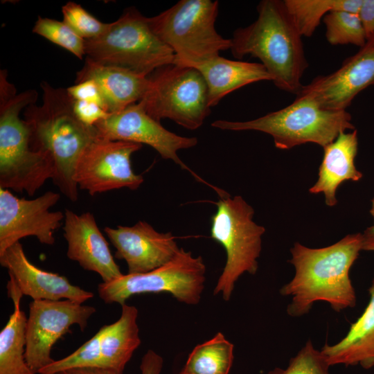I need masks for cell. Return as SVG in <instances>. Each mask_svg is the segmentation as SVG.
Masks as SVG:
<instances>
[{"label":"cell","instance_id":"1","mask_svg":"<svg viewBox=\"0 0 374 374\" xmlns=\"http://www.w3.org/2000/svg\"><path fill=\"white\" fill-rule=\"evenodd\" d=\"M362 250V233L349 234L323 248H309L295 242L288 260L295 269L293 278L280 289L292 296L287 313L299 317L309 312L314 302H328L335 312L356 304L350 269Z\"/></svg>","mask_w":374,"mask_h":374},{"label":"cell","instance_id":"2","mask_svg":"<svg viewBox=\"0 0 374 374\" xmlns=\"http://www.w3.org/2000/svg\"><path fill=\"white\" fill-rule=\"evenodd\" d=\"M41 105L32 104L24 112L29 145L53 160L54 184L66 197L75 202L78 185L74 180L78 161L84 150L99 136L95 126L82 123L73 110V99L66 89L55 88L42 81Z\"/></svg>","mask_w":374,"mask_h":374},{"label":"cell","instance_id":"3","mask_svg":"<svg viewBox=\"0 0 374 374\" xmlns=\"http://www.w3.org/2000/svg\"><path fill=\"white\" fill-rule=\"evenodd\" d=\"M257 11L252 24L234 31L230 50L237 59L247 55L259 59L278 88L296 95L308 66L302 36L284 1L262 0Z\"/></svg>","mask_w":374,"mask_h":374},{"label":"cell","instance_id":"4","mask_svg":"<svg viewBox=\"0 0 374 374\" xmlns=\"http://www.w3.org/2000/svg\"><path fill=\"white\" fill-rule=\"evenodd\" d=\"M37 92L16 93L7 73H0V188L26 192L33 196L47 179H52L55 166L47 154L33 151L28 130L21 111L35 104Z\"/></svg>","mask_w":374,"mask_h":374},{"label":"cell","instance_id":"5","mask_svg":"<svg viewBox=\"0 0 374 374\" xmlns=\"http://www.w3.org/2000/svg\"><path fill=\"white\" fill-rule=\"evenodd\" d=\"M352 117L346 110H328L314 100L296 96L288 106L247 121L217 120L211 126L222 130L258 131L272 136L275 147L289 150L312 143L323 148L341 132L354 130Z\"/></svg>","mask_w":374,"mask_h":374},{"label":"cell","instance_id":"6","mask_svg":"<svg viewBox=\"0 0 374 374\" xmlns=\"http://www.w3.org/2000/svg\"><path fill=\"white\" fill-rule=\"evenodd\" d=\"M86 57L98 63L123 68L148 77L173 64L175 55L153 31L149 17L126 9L99 37L85 40Z\"/></svg>","mask_w":374,"mask_h":374},{"label":"cell","instance_id":"7","mask_svg":"<svg viewBox=\"0 0 374 374\" xmlns=\"http://www.w3.org/2000/svg\"><path fill=\"white\" fill-rule=\"evenodd\" d=\"M219 3L211 0H181L153 17L150 26L175 53V64L195 66L230 49L231 39L215 26Z\"/></svg>","mask_w":374,"mask_h":374},{"label":"cell","instance_id":"8","mask_svg":"<svg viewBox=\"0 0 374 374\" xmlns=\"http://www.w3.org/2000/svg\"><path fill=\"white\" fill-rule=\"evenodd\" d=\"M220 196L211 218V237L222 245L226 259L213 294H222L227 301L241 275L256 273L265 229L253 221L254 209L241 196L226 193Z\"/></svg>","mask_w":374,"mask_h":374},{"label":"cell","instance_id":"9","mask_svg":"<svg viewBox=\"0 0 374 374\" xmlns=\"http://www.w3.org/2000/svg\"><path fill=\"white\" fill-rule=\"evenodd\" d=\"M148 78L149 88L140 101L152 118H169L190 130L203 125L211 107L206 81L197 69L173 63Z\"/></svg>","mask_w":374,"mask_h":374},{"label":"cell","instance_id":"10","mask_svg":"<svg viewBox=\"0 0 374 374\" xmlns=\"http://www.w3.org/2000/svg\"><path fill=\"white\" fill-rule=\"evenodd\" d=\"M206 265L202 256H194L181 248L166 264L146 273L127 274L98 285V293L107 304L122 305L133 295L168 293L188 305L199 303L206 280Z\"/></svg>","mask_w":374,"mask_h":374},{"label":"cell","instance_id":"11","mask_svg":"<svg viewBox=\"0 0 374 374\" xmlns=\"http://www.w3.org/2000/svg\"><path fill=\"white\" fill-rule=\"evenodd\" d=\"M96 311L90 305L70 300H33L26 327V362L36 374L54 362L51 356L54 344L73 325L83 331Z\"/></svg>","mask_w":374,"mask_h":374},{"label":"cell","instance_id":"12","mask_svg":"<svg viewBox=\"0 0 374 374\" xmlns=\"http://www.w3.org/2000/svg\"><path fill=\"white\" fill-rule=\"evenodd\" d=\"M141 148L136 143L98 137L78 161L74 176L78 187L91 196L122 188L137 189L144 179L134 173L131 157Z\"/></svg>","mask_w":374,"mask_h":374},{"label":"cell","instance_id":"13","mask_svg":"<svg viewBox=\"0 0 374 374\" xmlns=\"http://www.w3.org/2000/svg\"><path fill=\"white\" fill-rule=\"evenodd\" d=\"M60 198L49 190L35 199L14 195L0 188V255L22 238L34 236L40 243L52 245L54 233L64 219V213L51 211Z\"/></svg>","mask_w":374,"mask_h":374},{"label":"cell","instance_id":"14","mask_svg":"<svg viewBox=\"0 0 374 374\" xmlns=\"http://www.w3.org/2000/svg\"><path fill=\"white\" fill-rule=\"evenodd\" d=\"M95 127L99 136L105 139L148 145L163 159L172 160L199 178L177 154L180 150L195 146L197 139L179 136L166 130L146 112L141 101L122 111L109 114L105 119L96 123Z\"/></svg>","mask_w":374,"mask_h":374},{"label":"cell","instance_id":"15","mask_svg":"<svg viewBox=\"0 0 374 374\" xmlns=\"http://www.w3.org/2000/svg\"><path fill=\"white\" fill-rule=\"evenodd\" d=\"M374 84V35L341 66L303 85L296 96L308 98L328 110H346L355 96Z\"/></svg>","mask_w":374,"mask_h":374},{"label":"cell","instance_id":"16","mask_svg":"<svg viewBox=\"0 0 374 374\" xmlns=\"http://www.w3.org/2000/svg\"><path fill=\"white\" fill-rule=\"evenodd\" d=\"M0 264L8 270V295L21 299L23 295L33 300L67 299L83 303L93 297V292L71 284L64 276L41 269L26 257L18 242L0 255Z\"/></svg>","mask_w":374,"mask_h":374},{"label":"cell","instance_id":"17","mask_svg":"<svg viewBox=\"0 0 374 374\" xmlns=\"http://www.w3.org/2000/svg\"><path fill=\"white\" fill-rule=\"evenodd\" d=\"M104 231L116 249L115 258L127 263V274L154 270L170 261L181 249L170 232L160 233L145 221L131 226H106Z\"/></svg>","mask_w":374,"mask_h":374},{"label":"cell","instance_id":"18","mask_svg":"<svg viewBox=\"0 0 374 374\" xmlns=\"http://www.w3.org/2000/svg\"><path fill=\"white\" fill-rule=\"evenodd\" d=\"M63 230L67 242L66 256L70 260L84 269L98 274L104 283L123 274L92 213L77 214L66 209Z\"/></svg>","mask_w":374,"mask_h":374},{"label":"cell","instance_id":"19","mask_svg":"<svg viewBox=\"0 0 374 374\" xmlns=\"http://www.w3.org/2000/svg\"><path fill=\"white\" fill-rule=\"evenodd\" d=\"M93 80L98 86L109 114L122 111L141 100L150 80L127 69L105 65L86 57L82 68L76 73L75 84Z\"/></svg>","mask_w":374,"mask_h":374},{"label":"cell","instance_id":"20","mask_svg":"<svg viewBox=\"0 0 374 374\" xmlns=\"http://www.w3.org/2000/svg\"><path fill=\"white\" fill-rule=\"evenodd\" d=\"M357 148V130L341 132L333 142L324 147L318 179L309 192L323 193L326 204L335 206L338 202L336 192L339 186L346 181H359L363 177L355 163Z\"/></svg>","mask_w":374,"mask_h":374},{"label":"cell","instance_id":"21","mask_svg":"<svg viewBox=\"0 0 374 374\" xmlns=\"http://www.w3.org/2000/svg\"><path fill=\"white\" fill-rule=\"evenodd\" d=\"M369 302L362 315L353 323L346 335L334 345H325L321 352L331 366L359 365L374 367V276L368 289Z\"/></svg>","mask_w":374,"mask_h":374},{"label":"cell","instance_id":"22","mask_svg":"<svg viewBox=\"0 0 374 374\" xmlns=\"http://www.w3.org/2000/svg\"><path fill=\"white\" fill-rule=\"evenodd\" d=\"M192 67L197 69L206 81L211 107L228 93L247 84L272 81L261 63L232 60L220 55Z\"/></svg>","mask_w":374,"mask_h":374},{"label":"cell","instance_id":"23","mask_svg":"<svg viewBox=\"0 0 374 374\" xmlns=\"http://www.w3.org/2000/svg\"><path fill=\"white\" fill-rule=\"evenodd\" d=\"M120 318L114 323L102 326L100 367L123 374L134 352L141 344L137 324L138 310L126 303L121 305Z\"/></svg>","mask_w":374,"mask_h":374},{"label":"cell","instance_id":"24","mask_svg":"<svg viewBox=\"0 0 374 374\" xmlns=\"http://www.w3.org/2000/svg\"><path fill=\"white\" fill-rule=\"evenodd\" d=\"M27 317L14 303V312L0 332V374H35L25 357Z\"/></svg>","mask_w":374,"mask_h":374},{"label":"cell","instance_id":"25","mask_svg":"<svg viewBox=\"0 0 374 374\" xmlns=\"http://www.w3.org/2000/svg\"><path fill=\"white\" fill-rule=\"evenodd\" d=\"M233 348L219 332L194 348L182 371L190 374H229L233 361Z\"/></svg>","mask_w":374,"mask_h":374},{"label":"cell","instance_id":"26","mask_svg":"<svg viewBox=\"0 0 374 374\" xmlns=\"http://www.w3.org/2000/svg\"><path fill=\"white\" fill-rule=\"evenodd\" d=\"M362 0H284L285 7L301 36L311 37L330 12L358 13Z\"/></svg>","mask_w":374,"mask_h":374},{"label":"cell","instance_id":"27","mask_svg":"<svg viewBox=\"0 0 374 374\" xmlns=\"http://www.w3.org/2000/svg\"><path fill=\"white\" fill-rule=\"evenodd\" d=\"M326 27V38L332 45L353 44L359 48L367 39L360 19L357 13L346 10H335L323 19Z\"/></svg>","mask_w":374,"mask_h":374},{"label":"cell","instance_id":"28","mask_svg":"<svg viewBox=\"0 0 374 374\" xmlns=\"http://www.w3.org/2000/svg\"><path fill=\"white\" fill-rule=\"evenodd\" d=\"M33 32L67 50L79 59L85 54V40L64 21L38 17Z\"/></svg>","mask_w":374,"mask_h":374},{"label":"cell","instance_id":"29","mask_svg":"<svg viewBox=\"0 0 374 374\" xmlns=\"http://www.w3.org/2000/svg\"><path fill=\"white\" fill-rule=\"evenodd\" d=\"M103 332L101 327L91 338L73 353L61 359L54 360L39 370L38 373L55 374L71 368L100 366Z\"/></svg>","mask_w":374,"mask_h":374},{"label":"cell","instance_id":"30","mask_svg":"<svg viewBox=\"0 0 374 374\" xmlns=\"http://www.w3.org/2000/svg\"><path fill=\"white\" fill-rule=\"evenodd\" d=\"M330 365L321 350L314 348L310 339L290 359L286 368L276 367L267 374H330Z\"/></svg>","mask_w":374,"mask_h":374},{"label":"cell","instance_id":"31","mask_svg":"<svg viewBox=\"0 0 374 374\" xmlns=\"http://www.w3.org/2000/svg\"><path fill=\"white\" fill-rule=\"evenodd\" d=\"M63 21L84 40L96 38L104 33L109 24L103 23L81 5L69 1L62 8Z\"/></svg>","mask_w":374,"mask_h":374},{"label":"cell","instance_id":"32","mask_svg":"<svg viewBox=\"0 0 374 374\" xmlns=\"http://www.w3.org/2000/svg\"><path fill=\"white\" fill-rule=\"evenodd\" d=\"M73 110L82 123L91 127L109 115V113L98 104L84 100H73Z\"/></svg>","mask_w":374,"mask_h":374},{"label":"cell","instance_id":"33","mask_svg":"<svg viewBox=\"0 0 374 374\" xmlns=\"http://www.w3.org/2000/svg\"><path fill=\"white\" fill-rule=\"evenodd\" d=\"M66 91L73 100L95 103L107 110L100 90L93 80L76 83L66 88Z\"/></svg>","mask_w":374,"mask_h":374},{"label":"cell","instance_id":"34","mask_svg":"<svg viewBox=\"0 0 374 374\" xmlns=\"http://www.w3.org/2000/svg\"><path fill=\"white\" fill-rule=\"evenodd\" d=\"M357 15L368 39L374 35V0H362Z\"/></svg>","mask_w":374,"mask_h":374},{"label":"cell","instance_id":"35","mask_svg":"<svg viewBox=\"0 0 374 374\" xmlns=\"http://www.w3.org/2000/svg\"><path fill=\"white\" fill-rule=\"evenodd\" d=\"M163 364V358L152 350H148L141 359V374H160Z\"/></svg>","mask_w":374,"mask_h":374},{"label":"cell","instance_id":"36","mask_svg":"<svg viewBox=\"0 0 374 374\" xmlns=\"http://www.w3.org/2000/svg\"><path fill=\"white\" fill-rule=\"evenodd\" d=\"M57 374H119L116 371L105 367H83L63 371Z\"/></svg>","mask_w":374,"mask_h":374},{"label":"cell","instance_id":"37","mask_svg":"<svg viewBox=\"0 0 374 374\" xmlns=\"http://www.w3.org/2000/svg\"><path fill=\"white\" fill-rule=\"evenodd\" d=\"M362 250L374 251V224L362 233Z\"/></svg>","mask_w":374,"mask_h":374},{"label":"cell","instance_id":"38","mask_svg":"<svg viewBox=\"0 0 374 374\" xmlns=\"http://www.w3.org/2000/svg\"><path fill=\"white\" fill-rule=\"evenodd\" d=\"M370 213L374 220V197L371 200V206L370 208Z\"/></svg>","mask_w":374,"mask_h":374},{"label":"cell","instance_id":"39","mask_svg":"<svg viewBox=\"0 0 374 374\" xmlns=\"http://www.w3.org/2000/svg\"><path fill=\"white\" fill-rule=\"evenodd\" d=\"M179 374H190V373H186V372H184V371H181Z\"/></svg>","mask_w":374,"mask_h":374},{"label":"cell","instance_id":"40","mask_svg":"<svg viewBox=\"0 0 374 374\" xmlns=\"http://www.w3.org/2000/svg\"><path fill=\"white\" fill-rule=\"evenodd\" d=\"M55 374H57V373H55Z\"/></svg>","mask_w":374,"mask_h":374}]
</instances>
